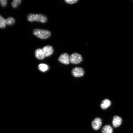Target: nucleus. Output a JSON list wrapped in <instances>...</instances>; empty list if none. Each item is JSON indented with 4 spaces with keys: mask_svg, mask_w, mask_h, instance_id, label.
Instances as JSON below:
<instances>
[{
    "mask_svg": "<svg viewBox=\"0 0 133 133\" xmlns=\"http://www.w3.org/2000/svg\"><path fill=\"white\" fill-rule=\"evenodd\" d=\"M27 19L29 22L37 21L42 23H45L47 21V18L42 14H30L27 16Z\"/></svg>",
    "mask_w": 133,
    "mask_h": 133,
    "instance_id": "1",
    "label": "nucleus"
},
{
    "mask_svg": "<svg viewBox=\"0 0 133 133\" xmlns=\"http://www.w3.org/2000/svg\"><path fill=\"white\" fill-rule=\"evenodd\" d=\"M33 33L35 36L43 39H47L51 35L50 31L46 30L38 29H34Z\"/></svg>",
    "mask_w": 133,
    "mask_h": 133,
    "instance_id": "2",
    "label": "nucleus"
},
{
    "mask_svg": "<svg viewBox=\"0 0 133 133\" xmlns=\"http://www.w3.org/2000/svg\"><path fill=\"white\" fill-rule=\"evenodd\" d=\"M82 56L77 53H74L70 56V62L72 64H79L82 62Z\"/></svg>",
    "mask_w": 133,
    "mask_h": 133,
    "instance_id": "3",
    "label": "nucleus"
},
{
    "mask_svg": "<svg viewBox=\"0 0 133 133\" xmlns=\"http://www.w3.org/2000/svg\"><path fill=\"white\" fill-rule=\"evenodd\" d=\"M102 124V119L100 118H96L91 122V127L94 130L97 131L101 128Z\"/></svg>",
    "mask_w": 133,
    "mask_h": 133,
    "instance_id": "4",
    "label": "nucleus"
},
{
    "mask_svg": "<svg viewBox=\"0 0 133 133\" xmlns=\"http://www.w3.org/2000/svg\"><path fill=\"white\" fill-rule=\"evenodd\" d=\"M71 73L75 77H80L84 76V71L82 68L76 67L72 70Z\"/></svg>",
    "mask_w": 133,
    "mask_h": 133,
    "instance_id": "5",
    "label": "nucleus"
},
{
    "mask_svg": "<svg viewBox=\"0 0 133 133\" xmlns=\"http://www.w3.org/2000/svg\"><path fill=\"white\" fill-rule=\"evenodd\" d=\"M58 61L60 62L65 64H68L70 63V56L66 53H64L60 56Z\"/></svg>",
    "mask_w": 133,
    "mask_h": 133,
    "instance_id": "6",
    "label": "nucleus"
},
{
    "mask_svg": "<svg viewBox=\"0 0 133 133\" xmlns=\"http://www.w3.org/2000/svg\"><path fill=\"white\" fill-rule=\"evenodd\" d=\"M123 120L120 116H114L113 117L112 121V124L115 128L119 127L122 124Z\"/></svg>",
    "mask_w": 133,
    "mask_h": 133,
    "instance_id": "7",
    "label": "nucleus"
},
{
    "mask_svg": "<svg viewBox=\"0 0 133 133\" xmlns=\"http://www.w3.org/2000/svg\"><path fill=\"white\" fill-rule=\"evenodd\" d=\"M45 57H48L51 55L54 52V49L52 46H46L42 49Z\"/></svg>",
    "mask_w": 133,
    "mask_h": 133,
    "instance_id": "8",
    "label": "nucleus"
},
{
    "mask_svg": "<svg viewBox=\"0 0 133 133\" xmlns=\"http://www.w3.org/2000/svg\"><path fill=\"white\" fill-rule=\"evenodd\" d=\"M111 105V101L109 99H106L102 101L100 106L101 109L105 110L110 107Z\"/></svg>",
    "mask_w": 133,
    "mask_h": 133,
    "instance_id": "9",
    "label": "nucleus"
},
{
    "mask_svg": "<svg viewBox=\"0 0 133 133\" xmlns=\"http://www.w3.org/2000/svg\"><path fill=\"white\" fill-rule=\"evenodd\" d=\"M35 55L38 59H43L45 57L42 49H36L35 52Z\"/></svg>",
    "mask_w": 133,
    "mask_h": 133,
    "instance_id": "10",
    "label": "nucleus"
},
{
    "mask_svg": "<svg viewBox=\"0 0 133 133\" xmlns=\"http://www.w3.org/2000/svg\"><path fill=\"white\" fill-rule=\"evenodd\" d=\"M113 131L114 130L112 126L108 124L105 125L102 128L101 132L102 133H113Z\"/></svg>",
    "mask_w": 133,
    "mask_h": 133,
    "instance_id": "11",
    "label": "nucleus"
},
{
    "mask_svg": "<svg viewBox=\"0 0 133 133\" xmlns=\"http://www.w3.org/2000/svg\"><path fill=\"white\" fill-rule=\"evenodd\" d=\"M38 68L39 70L42 72H45L49 69V66L45 64H41L38 66Z\"/></svg>",
    "mask_w": 133,
    "mask_h": 133,
    "instance_id": "12",
    "label": "nucleus"
},
{
    "mask_svg": "<svg viewBox=\"0 0 133 133\" xmlns=\"http://www.w3.org/2000/svg\"><path fill=\"white\" fill-rule=\"evenodd\" d=\"M6 24L8 25H11L14 24L15 22V19L12 17H9L5 19Z\"/></svg>",
    "mask_w": 133,
    "mask_h": 133,
    "instance_id": "13",
    "label": "nucleus"
},
{
    "mask_svg": "<svg viewBox=\"0 0 133 133\" xmlns=\"http://www.w3.org/2000/svg\"><path fill=\"white\" fill-rule=\"evenodd\" d=\"M6 25L5 19L0 15V28L5 27Z\"/></svg>",
    "mask_w": 133,
    "mask_h": 133,
    "instance_id": "14",
    "label": "nucleus"
},
{
    "mask_svg": "<svg viewBox=\"0 0 133 133\" xmlns=\"http://www.w3.org/2000/svg\"><path fill=\"white\" fill-rule=\"evenodd\" d=\"M21 0H14L11 3V5L13 8H16L21 4Z\"/></svg>",
    "mask_w": 133,
    "mask_h": 133,
    "instance_id": "15",
    "label": "nucleus"
},
{
    "mask_svg": "<svg viewBox=\"0 0 133 133\" xmlns=\"http://www.w3.org/2000/svg\"><path fill=\"white\" fill-rule=\"evenodd\" d=\"M78 1V0H65V1L68 4H72L75 3Z\"/></svg>",
    "mask_w": 133,
    "mask_h": 133,
    "instance_id": "16",
    "label": "nucleus"
},
{
    "mask_svg": "<svg viewBox=\"0 0 133 133\" xmlns=\"http://www.w3.org/2000/svg\"><path fill=\"white\" fill-rule=\"evenodd\" d=\"M7 3V1L6 0H0V4L3 7L6 5Z\"/></svg>",
    "mask_w": 133,
    "mask_h": 133,
    "instance_id": "17",
    "label": "nucleus"
},
{
    "mask_svg": "<svg viewBox=\"0 0 133 133\" xmlns=\"http://www.w3.org/2000/svg\"><path fill=\"white\" fill-rule=\"evenodd\" d=\"M133 2V1H132Z\"/></svg>",
    "mask_w": 133,
    "mask_h": 133,
    "instance_id": "18",
    "label": "nucleus"
}]
</instances>
